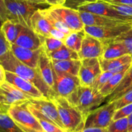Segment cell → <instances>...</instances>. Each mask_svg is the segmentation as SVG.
Returning a JSON list of instances; mask_svg holds the SVG:
<instances>
[{"label":"cell","mask_w":132,"mask_h":132,"mask_svg":"<svg viewBox=\"0 0 132 132\" xmlns=\"http://www.w3.org/2000/svg\"><path fill=\"white\" fill-rule=\"evenodd\" d=\"M50 35H51L52 37L57 39L61 40L62 41H64L66 37L67 36V35L65 34L64 32H63L60 30L54 28L53 27L52 28V29L50 30Z\"/></svg>","instance_id":"obj_40"},{"label":"cell","mask_w":132,"mask_h":132,"mask_svg":"<svg viewBox=\"0 0 132 132\" xmlns=\"http://www.w3.org/2000/svg\"><path fill=\"white\" fill-rule=\"evenodd\" d=\"M29 1L32 3H37V4H45V3H47L46 1L45 0H28Z\"/></svg>","instance_id":"obj_47"},{"label":"cell","mask_w":132,"mask_h":132,"mask_svg":"<svg viewBox=\"0 0 132 132\" xmlns=\"http://www.w3.org/2000/svg\"><path fill=\"white\" fill-rule=\"evenodd\" d=\"M104 44L103 41L86 33L81 50L78 52L81 60L86 58H101L103 54Z\"/></svg>","instance_id":"obj_14"},{"label":"cell","mask_w":132,"mask_h":132,"mask_svg":"<svg viewBox=\"0 0 132 132\" xmlns=\"http://www.w3.org/2000/svg\"><path fill=\"white\" fill-rule=\"evenodd\" d=\"M103 43L104 44V49L103 55L101 58L111 59L129 54L127 48L121 41L114 39L103 41Z\"/></svg>","instance_id":"obj_21"},{"label":"cell","mask_w":132,"mask_h":132,"mask_svg":"<svg viewBox=\"0 0 132 132\" xmlns=\"http://www.w3.org/2000/svg\"><path fill=\"white\" fill-rule=\"evenodd\" d=\"M116 111V104L115 101L106 103L104 105L98 107L88 115L85 128H106L113 121Z\"/></svg>","instance_id":"obj_5"},{"label":"cell","mask_w":132,"mask_h":132,"mask_svg":"<svg viewBox=\"0 0 132 132\" xmlns=\"http://www.w3.org/2000/svg\"><path fill=\"white\" fill-rule=\"evenodd\" d=\"M128 131L132 132V113L128 117Z\"/></svg>","instance_id":"obj_46"},{"label":"cell","mask_w":132,"mask_h":132,"mask_svg":"<svg viewBox=\"0 0 132 132\" xmlns=\"http://www.w3.org/2000/svg\"><path fill=\"white\" fill-rule=\"evenodd\" d=\"M116 101V110L119 108L127 106L132 103V89L129 92L124 94L122 97L117 99Z\"/></svg>","instance_id":"obj_37"},{"label":"cell","mask_w":132,"mask_h":132,"mask_svg":"<svg viewBox=\"0 0 132 132\" xmlns=\"http://www.w3.org/2000/svg\"><path fill=\"white\" fill-rule=\"evenodd\" d=\"M53 67L57 72H64L78 76L81 67V59H72L64 61H52Z\"/></svg>","instance_id":"obj_23"},{"label":"cell","mask_w":132,"mask_h":132,"mask_svg":"<svg viewBox=\"0 0 132 132\" xmlns=\"http://www.w3.org/2000/svg\"><path fill=\"white\" fill-rule=\"evenodd\" d=\"M81 20L84 24L86 26L104 27V26H115L124 23H131L121 19L108 18L94 13L86 11H79Z\"/></svg>","instance_id":"obj_16"},{"label":"cell","mask_w":132,"mask_h":132,"mask_svg":"<svg viewBox=\"0 0 132 132\" xmlns=\"http://www.w3.org/2000/svg\"><path fill=\"white\" fill-rule=\"evenodd\" d=\"M28 103L39 111L45 117L55 122L59 128L66 130L61 120L57 108L50 99L46 97L32 98L28 101Z\"/></svg>","instance_id":"obj_13"},{"label":"cell","mask_w":132,"mask_h":132,"mask_svg":"<svg viewBox=\"0 0 132 132\" xmlns=\"http://www.w3.org/2000/svg\"><path fill=\"white\" fill-rule=\"evenodd\" d=\"M131 28V23H128L119 25L104 27L85 25L84 30L86 33L97 37L103 41H107L114 40L120 35L129 30Z\"/></svg>","instance_id":"obj_11"},{"label":"cell","mask_w":132,"mask_h":132,"mask_svg":"<svg viewBox=\"0 0 132 132\" xmlns=\"http://www.w3.org/2000/svg\"><path fill=\"white\" fill-rule=\"evenodd\" d=\"M59 112L61 120L68 132H78L85 128L86 117L68 99L55 95L50 98Z\"/></svg>","instance_id":"obj_3"},{"label":"cell","mask_w":132,"mask_h":132,"mask_svg":"<svg viewBox=\"0 0 132 132\" xmlns=\"http://www.w3.org/2000/svg\"><path fill=\"white\" fill-rule=\"evenodd\" d=\"M28 108L30 111L33 113L34 116L37 118L43 130L46 132H68L67 130H64L59 128L55 122L45 117L39 111L30 105L28 103Z\"/></svg>","instance_id":"obj_24"},{"label":"cell","mask_w":132,"mask_h":132,"mask_svg":"<svg viewBox=\"0 0 132 132\" xmlns=\"http://www.w3.org/2000/svg\"><path fill=\"white\" fill-rule=\"evenodd\" d=\"M40 12L45 16V18L48 21L49 23L51 24V25L53 27L60 30L61 31L64 32L67 36L72 32V31L70 30V28L62 21H61L60 19L55 14L49 10L48 8H46V9H40Z\"/></svg>","instance_id":"obj_30"},{"label":"cell","mask_w":132,"mask_h":132,"mask_svg":"<svg viewBox=\"0 0 132 132\" xmlns=\"http://www.w3.org/2000/svg\"><path fill=\"white\" fill-rule=\"evenodd\" d=\"M85 35L86 32L84 29L77 32H72L66 37L63 41L64 45L69 48L79 52L81 50L82 40Z\"/></svg>","instance_id":"obj_27"},{"label":"cell","mask_w":132,"mask_h":132,"mask_svg":"<svg viewBox=\"0 0 132 132\" xmlns=\"http://www.w3.org/2000/svg\"><path fill=\"white\" fill-rule=\"evenodd\" d=\"M48 9L55 14L72 32H77L84 29L85 24L81 20L79 10L64 5H52L49 6Z\"/></svg>","instance_id":"obj_8"},{"label":"cell","mask_w":132,"mask_h":132,"mask_svg":"<svg viewBox=\"0 0 132 132\" xmlns=\"http://www.w3.org/2000/svg\"><path fill=\"white\" fill-rule=\"evenodd\" d=\"M14 44L25 48L37 50L41 47V39L39 36L33 30L22 26L19 36Z\"/></svg>","instance_id":"obj_19"},{"label":"cell","mask_w":132,"mask_h":132,"mask_svg":"<svg viewBox=\"0 0 132 132\" xmlns=\"http://www.w3.org/2000/svg\"><path fill=\"white\" fill-rule=\"evenodd\" d=\"M78 132H106L105 128H87Z\"/></svg>","instance_id":"obj_43"},{"label":"cell","mask_w":132,"mask_h":132,"mask_svg":"<svg viewBox=\"0 0 132 132\" xmlns=\"http://www.w3.org/2000/svg\"><path fill=\"white\" fill-rule=\"evenodd\" d=\"M103 72L98 58H86L81 60V67L79 73L81 85L92 86L99 75Z\"/></svg>","instance_id":"obj_12"},{"label":"cell","mask_w":132,"mask_h":132,"mask_svg":"<svg viewBox=\"0 0 132 132\" xmlns=\"http://www.w3.org/2000/svg\"><path fill=\"white\" fill-rule=\"evenodd\" d=\"M128 70L113 75V76L110 79L109 81L104 85V86L99 90V92H100L103 95L106 97V98L108 97L109 96V95H110L113 92V91L117 88V87L118 86V85L121 83L122 79L124 78L125 74H126Z\"/></svg>","instance_id":"obj_31"},{"label":"cell","mask_w":132,"mask_h":132,"mask_svg":"<svg viewBox=\"0 0 132 132\" xmlns=\"http://www.w3.org/2000/svg\"><path fill=\"white\" fill-rule=\"evenodd\" d=\"M52 28L48 21L40 12V9L35 12L30 19V28L37 35L43 37H51L50 30Z\"/></svg>","instance_id":"obj_20"},{"label":"cell","mask_w":132,"mask_h":132,"mask_svg":"<svg viewBox=\"0 0 132 132\" xmlns=\"http://www.w3.org/2000/svg\"><path fill=\"white\" fill-rule=\"evenodd\" d=\"M101 68L103 72L111 71L113 69L119 68L122 65L132 63V57L130 54H126L123 56L111 59H106L99 58Z\"/></svg>","instance_id":"obj_25"},{"label":"cell","mask_w":132,"mask_h":132,"mask_svg":"<svg viewBox=\"0 0 132 132\" xmlns=\"http://www.w3.org/2000/svg\"><path fill=\"white\" fill-rule=\"evenodd\" d=\"M52 61H64L72 59H80L78 52L63 45L55 51L48 54Z\"/></svg>","instance_id":"obj_28"},{"label":"cell","mask_w":132,"mask_h":132,"mask_svg":"<svg viewBox=\"0 0 132 132\" xmlns=\"http://www.w3.org/2000/svg\"><path fill=\"white\" fill-rule=\"evenodd\" d=\"M115 39L123 43L127 48L128 54L132 57V28L129 30L122 33Z\"/></svg>","instance_id":"obj_35"},{"label":"cell","mask_w":132,"mask_h":132,"mask_svg":"<svg viewBox=\"0 0 132 132\" xmlns=\"http://www.w3.org/2000/svg\"><path fill=\"white\" fill-rule=\"evenodd\" d=\"M113 75H115V73L112 71L103 72L95 80L94 85H92V87L100 90Z\"/></svg>","instance_id":"obj_34"},{"label":"cell","mask_w":132,"mask_h":132,"mask_svg":"<svg viewBox=\"0 0 132 132\" xmlns=\"http://www.w3.org/2000/svg\"><path fill=\"white\" fill-rule=\"evenodd\" d=\"M89 1H97V0H89Z\"/></svg>","instance_id":"obj_48"},{"label":"cell","mask_w":132,"mask_h":132,"mask_svg":"<svg viewBox=\"0 0 132 132\" xmlns=\"http://www.w3.org/2000/svg\"><path fill=\"white\" fill-rule=\"evenodd\" d=\"M105 130L106 132H129L128 117L113 120Z\"/></svg>","instance_id":"obj_33"},{"label":"cell","mask_w":132,"mask_h":132,"mask_svg":"<svg viewBox=\"0 0 132 132\" xmlns=\"http://www.w3.org/2000/svg\"><path fill=\"white\" fill-rule=\"evenodd\" d=\"M6 81L16 86L32 98L39 99L45 97L43 93L33 83L13 72L6 71Z\"/></svg>","instance_id":"obj_15"},{"label":"cell","mask_w":132,"mask_h":132,"mask_svg":"<svg viewBox=\"0 0 132 132\" xmlns=\"http://www.w3.org/2000/svg\"><path fill=\"white\" fill-rule=\"evenodd\" d=\"M0 113H8L14 104L28 102L31 97L14 85L5 81L0 85Z\"/></svg>","instance_id":"obj_6"},{"label":"cell","mask_w":132,"mask_h":132,"mask_svg":"<svg viewBox=\"0 0 132 132\" xmlns=\"http://www.w3.org/2000/svg\"><path fill=\"white\" fill-rule=\"evenodd\" d=\"M132 89V64L125 74L121 83L110 95L108 97L105 101L106 103L114 101L122 97L124 94Z\"/></svg>","instance_id":"obj_22"},{"label":"cell","mask_w":132,"mask_h":132,"mask_svg":"<svg viewBox=\"0 0 132 132\" xmlns=\"http://www.w3.org/2000/svg\"><path fill=\"white\" fill-rule=\"evenodd\" d=\"M16 123L18 124V125H19V126H20V127L21 128L26 132H46L45 131H40V130H36V129L28 127V126H24V125H21V124L18 123V122H16Z\"/></svg>","instance_id":"obj_45"},{"label":"cell","mask_w":132,"mask_h":132,"mask_svg":"<svg viewBox=\"0 0 132 132\" xmlns=\"http://www.w3.org/2000/svg\"><path fill=\"white\" fill-rule=\"evenodd\" d=\"M28 102L11 106L8 113L15 122L21 125L40 131H45L37 118L28 109Z\"/></svg>","instance_id":"obj_10"},{"label":"cell","mask_w":132,"mask_h":132,"mask_svg":"<svg viewBox=\"0 0 132 132\" xmlns=\"http://www.w3.org/2000/svg\"><path fill=\"white\" fill-rule=\"evenodd\" d=\"M11 45L5 37L3 32H0V58L3 57L11 51Z\"/></svg>","instance_id":"obj_36"},{"label":"cell","mask_w":132,"mask_h":132,"mask_svg":"<svg viewBox=\"0 0 132 132\" xmlns=\"http://www.w3.org/2000/svg\"><path fill=\"white\" fill-rule=\"evenodd\" d=\"M132 113V103L128 104L127 106L122 107V108H119L115 112V114L113 116V120L120 119L125 118V117H128Z\"/></svg>","instance_id":"obj_38"},{"label":"cell","mask_w":132,"mask_h":132,"mask_svg":"<svg viewBox=\"0 0 132 132\" xmlns=\"http://www.w3.org/2000/svg\"><path fill=\"white\" fill-rule=\"evenodd\" d=\"M54 88L57 95L65 98L70 97L81 85L78 76L54 70Z\"/></svg>","instance_id":"obj_9"},{"label":"cell","mask_w":132,"mask_h":132,"mask_svg":"<svg viewBox=\"0 0 132 132\" xmlns=\"http://www.w3.org/2000/svg\"><path fill=\"white\" fill-rule=\"evenodd\" d=\"M11 51L14 56L21 62L31 68H37L41 48L37 50H30L12 44Z\"/></svg>","instance_id":"obj_17"},{"label":"cell","mask_w":132,"mask_h":132,"mask_svg":"<svg viewBox=\"0 0 132 132\" xmlns=\"http://www.w3.org/2000/svg\"><path fill=\"white\" fill-rule=\"evenodd\" d=\"M0 132L24 131L8 113H0Z\"/></svg>","instance_id":"obj_29"},{"label":"cell","mask_w":132,"mask_h":132,"mask_svg":"<svg viewBox=\"0 0 132 132\" xmlns=\"http://www.w3.org/2000/svg\"><path fill=\"white\" fill-rule=\"evenodd\" d=\"M111 4H121V5H132V0H100Z\"/></svg>","instance_id":"obj_41"},{"label":"cell","mask_w":132,"mask_h":132,"mask_svg":"<svg viewBox=\"0 0 132 132\" xmlns=\"http://www.w3.org/2000/svg\"><path fill=\"white\" fill-rule=\"evenodd\" d=\"M0 64L6 71L13 72L33 83L45 97L50 99L52 97L57 95L56 93L45 82L38 69L33 68L18 60L12 51L8 53L3 57L0 58Z\"/></svg>","instance_id":"obj_2"},{"label":"cell","mask_w":132,"mask_h":132,"mask_svg":"<svg viewBox=\"0 0 132 132\" xmlns=\"http://www.w3.org/2000/svg\"><path fill=\"white\" fill-rule=\"evenodd\" d=\"M21 27V24H16L12 22L11 21L7 20L2 23L1 32H3L5 37L10 43L14 44L19 36Z\"/></svg>","instance_id":"obj_26"},{"label":"cell","mask_w":132,"mask_h":132,"mask_svg":"<svg viewBox=\"0 0 132 132\" xmlns=\"http://www.w3.org/2000/svg\"><path fill=\"white\" fill-rule=\"evenodd\" d=\"M41 39V46L45 49L47 54L55 51L64 45L63 41L52 37L39 36Z\"/></svg>","instance_id":"obj_32"},{"label":"cell","mask_w":132,"mask_h":132,"mask_svg":"<svg viewBox=\"0 0 132 132\" xmlns=\"http://www.w3.org/2000/svg\"><path fill=\"white\" fill-rule=\"evenodd\" d=\"M6 81V70L1 64H0V85Z\"/></svg>","instance_id":"obj_42"},{"label":"cell","mask_w":132,"mask_h":132,"mask_svg":"<svg viewBox=\"0 0 132 132\" xmlns=\"http://www.w3.org/2000/svg\"><path fill=\"white\" fill-rule=\"evenodd\" d=\"M79 11H86L94 13L108 18L121 19L132 22V16L125 15L110 6L109 3L97 0L95 1H85L76 8Z\"/></svg>","instance_id":"obj_7"},{"label":"cell","mask_w":132,"mask_h":132,"mask_svg":"<svg viewBox=\"0 0 132 132\" xmlns=\"http://www.w3.org/2000/svg\"><path fill=\"white\" fill-rule=\"evenodd\" d=\"M110 6L114 8L120 12L125 15L132 16V5H121V4H111Z\"/></svg>","instance_id":"obj_39"},{"label":"cell","mask_w":132,"mask_h":132,"mask_svg":"<svg viewBox=\"0 0 132 132\" xmlns=\"http://www.w3.org/2000/svg\"><path fill=\"white\" fill-rule=\"evenodd\" d=\"M67 99L82 112L86 119L90 112L105 102L106 97L92 86L80 85L77 90Z\"/></svg>","instance_id":"obj_4"},{"label":"cell","mask_w":132,"mask_h":132,"mask_svg":"<svg viewBox=\"0 0 132 132\" xmlns=\"http://www.w3.org/2000/svg\"><path fill=\"white\" fill-rule=\"evenodd\" d=\"M131 25H132V22H131Z\"/></svg>","instance_id":"obj_49"},{"label":"cell","mask_w":132,"mask_h":132,"mask_svg":"<svg viewBox=\"0 0 132 132\" xmlns=\"http://www.w3.org/2000/svg\"><path fill=\"white\" fill-rule=\"evenodd\" d=\"M49 6L50 5L48 3L37 4L28 0H0L1 23L9 20L30 28V19L35 12Z\"/></svg>","instance_id":"obj_1"},{"label":"cell","mask_w":132,"mask_h":132,"mask_svg":"<svg viewBox=\"0 0 132 132\" xmlns=\"http://www.w3.org/2000/svg\"><path fill=\"white\" fill-rule=\"evenodd\" d=\"M50 6L57 5H64L67 0H45Z\"/></svg>","instance_id":"obj_44"},{"label":"cell","mask_w":132,"mask_h":132,"mask_svg":"<svg viewBox=\"0 0 132 132\" xmlns=\"http://www.w3.org/2000/svg\"><path fill=\"white\" fill-rule=\"evenodd\" d=\"M37 69L45 82L54 90V69L52 61L42 46L41 47V53L39 59Z\"/></svg>","instance_id":"obj_18"}]
</instances>
